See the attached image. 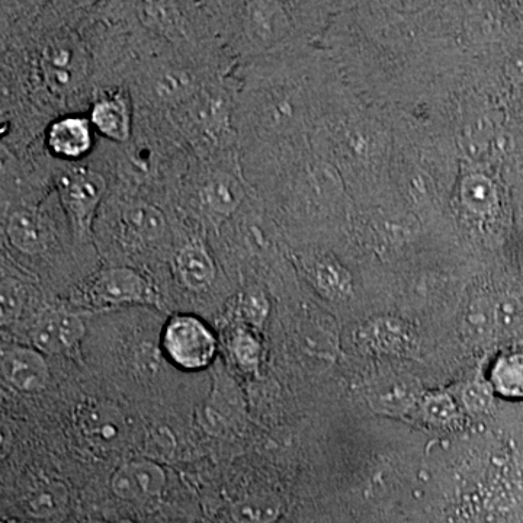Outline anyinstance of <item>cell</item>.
<instances>
[{
    "label": "cell",
    "mask_w": 523,
    "mask_h": 523,
    "mask_svg": "<svg viewBox=\"0 0 523 523\" xmlns=\"http://www.w3.org/2000/svg\"><path fill=\"white\" fill-rule=\"evenodd\" d=\"M2 377L15 390L38 393L50 380L46 358L37 349L12 346L2 351Z\"/></svg>",
    "instance_id": "6"
},
{
    "label": "cell",
    "mask_w": 523,
    "mask_h": 523,
    "mask_svg": "<svg viewBox=\"0 0 523 523\" xmlns=\"http://www.w3.org/2000/svg\"><path fill=\"white\" fill-rule=\"evenodd\" d=\"M175 449V439L170 435L168 429L157 428L146 439V452L152 458L162 460L172 455Z\"/></svg>",
    "instance_id": "26"
},
{
    "label": "cell",
    "mask_w": 523,
    "mask_h": 523,
    "mask_svg": "<svg viewBox=\"0 0 523 523\" xmlns=\"http://www.w3.org/2000/svg\"><path fill=\"white\" fill-rule=\"evenodd\" d=\"M419 387L412 378L388 375L372 385L370 401L375 410L388 415H403L415 406Z\"/></svg>",
    "instance_id": "11"
},
{
    "label": "cell",
    "mask_w": 523,
    "mask_h": 523,
    "mask_svg": "<svg viewBox=\"0 0 523 523\" xmlns=\"http://www.w3.org/2000/svg\"><path fill=\"white\" fill-rule=\"evenodd\" d=\"M121 216L128 236L140 242H153L159 239L168 227L162 211L149 202H131L124 208Z\"/></svg>",
    "instance_id": "15"
},
{
    "label": "cell",
    "mask_w": 523,
    "mask_h": 523,
    "mask_svg": "<svg viewBox=\"0 0 523 523\" xmlns=\"http://www.w3.org/2000/svg\"><path fill=\"white\" fill-rule=\"evenodd\" d=\"M91 120L80 115L59 118L48 127L47 147L54 156L64 160H79L91 152L93 146Z\"/></svg>",
    "instance_id": "8"
},
{
    "label": "cell",
    "mask_w": 523,
    "mask_h": 523,
    "mask_svg": "<svg viewBox=\"0 0 523 523\" xmlns=\"http://www.w3.org/2000/svg\"><path fill=\"white\" fill-rule=\"evenodd\" d=\"M233 354L245 370H253L258 364L259 343L250 333L240 330L233 339Z\"/></svg>",
    "instance_id": "25"
},
{
    "label": "cell",
    "mask_w": 523,
    "mask_h": 523,
    "mask_svg": "<svg viewBox=\"0 0 523 523\" xmlns=\"http://www.w3.org/2000/svg\"><path fill=\"white\" fill-rule=\"evenodd\" d=\"M69 500L67 487L60 481H46L38 484L25 497V510L32 518L48 519L59 515Z\"/></svg>",
    "instance_id": "17"
},
{
    "label": "cell",
    "mask_w": 523,
    "mask_h": 523,
    "mask_svg": "<svg viewBox=\"0 0 523 523\" xmlns=\"http://www.w3.org/2000/svg\"><path fill=\"white\" fill-rule=\"evenodd\" d=\"M236 523H274L281 515V503L274 496H247L237 500L230 508Z\"/></svg>",
    "instance_id": "19"
},
{
    "label": "cell",
    "mask_w": 523,
    "mask_h": 523,
    "mask_svg": "<svg viewBox=\"0 0 523 523\" xmlns=\"http://www.w3.org/2000/svg\"><path fill=\"white\" fill-rule=\"evenodd\" d=\"M114 523H136V522L128 521V519H123V521H118V522H114Z\"/></svg>",
    "instance_id": "31"
},
{
    "label": "cell",
    "mask_w": 523,
    "mask_h": 523,
    "mask_svg": "<svg viewBox=\"0 0 523 523\" xmlns=\"http://www.w3.org/2000/svg\"><path fill=\"white\" fill-rule=\"evenodd\" d=\"M105 179L95 170L76 168L67 170L59 178V192L64 208L77 229H91L96 210L104 198Z\"/></svg>",
    "instance_id": "2"
},
{
    "label": "cell",
    "mask_w": 523,
    "mask_h": 523,
    "mask_svg": "<svg viewBox=\"0 0 523 523\" xmlns=\"http://www.w3.org/2000/svg\"><path fill=\"white\" fill-rule=\"evenodd\" d=\"M163 349L176 367L200 371L216 359L217 339L213 330L198 317L179 314L163 330Z\"/></svg>",
    "instance_id": "1"
},
{
    "label": "cell",
    "mask_w": 523,
    "mask_h": 523,
    "mask_svg": "<svg viewBox=\"0 0 523 523\" xmlns=\"http://www.w3.org/2000/svg\"><path fill=\"white\" fill-rule=\"evenodd\" d=\"M25 303L22 285L16 279L3 278L2 281V322L11 323L18 319Z\"/></svg>",
    "instance_id": "23"
},
{
    "label": "cell",
    "mask_w": 523,
    "mask_h": 523,
    "mask_svg": "<svg viewBox=\"0 0 523 523\" xmlns=\"http://www.w3.org/2000/svg\"><path fill=\"white\" fill-rule=\"evenodd\" d=\"M494 390L506 399H523V352L500 356L492 370Z\"/></svg>",
    "instance_id": "18"
},
{
    "label": "cell",
    "mask_w": 523,
    "mask_h": 523,
    "mask_svg": "<svg viewBox=\"0 0 523 523\" xmlns=\"http://www.w3.org/2000/svg\"><path fill=\"white\" fill-rule=\"evenodd\" d=\"M89 120L93 128L109 140L124 143L130 139L131 111L123 93H111L98 99Z\"/></svg>",
    "instance_id": "10"
},
{
    "label": "cell",
    "mask_w": 523,
    "mask_h": 523,
    "mask_svg": "<svg viewBox=\"0 0 523 523\" xmlns=\"http://www.w3.org/2000/svg\"><path fill=\"white\" fill-rule=\"evenodd\" d=\"M423 415L433 425H449L458 415L457 406L448 394H433L423 403Z\"/></svg>",
    "instance_id": "22"
},
{
    "label": "cell",
    "mask_w": 523,
    "mask_h": 523,
    "mask_svg": "<svg viewBox=\"0 0 523 523\" xmlns=\"http://www.w3.org/2000/svg\"><path fill=\"white\" fill-rule=\"evenodd\" d=\"M2 523H22V522H18V521H3Z\"/></svg>",
    "instance_id": "32"
},
{
    "label": "cell",
    "mask_w": 523,
    "mask_h": 523,
    "mask_svg": "<svg viewBox=\"0 0 523 523\" xmlns=\"http://www.w3.org/2000/svg\"><path fill=\"white\" fill-rule=\"evenodd\" d=\"M515 66L516 69L519 70V73H522L523 75V57H521V59H519L518 62H516Z\"/></svg>",
    "instance_id": "30"
},
{
    "label": "cell",
    "mask_w": 523,
    "mask_h": 523,
    "mask_svg": "<svg viewBox=\"0 0 523 523\" xmlns=\"http://www.w3.org/2000/svg\"><path fill=\"white\" fill-rule=\"evenodd\" d=\"M191 88V82L185 73L163 72L154 80V92L165 99H178L186 95Z\"/></svg>",
    "instance_id": "24"
},
{
    "label": "cell",
    "mask_w": 523,
    "mask_h": 523,
    "mask_svg": "<svg viewBox=\"0 0 523 523\" xmlns=\"http://www.w3.org/2000/svg\"><path fill=\"white\" fill-rule=\"evenodd\" d=\"M494 308H496V323H499L505 329H513L521 323V307L513 303L512 300L503 301L499 307Z\"/></svg>",
    "instance_id": "28"
},
{
    "label": "cell",
    "mask_w": 523,
    "mask_h": 523,
    "mask_svg": "<svg viewBox=\"0 0 523 523\" xmlns=\"http://www.w3.org/2000/svg\"><path fill=\"white\" fill-rule=\"evenodd\" d=\"M77 426L93 448L114 451L123 447L127 438V422L123 413L108 401H85L77 409Z\"/></svg>",
    "instance_id": "3"
},
{
    "label": "cell",
    "mask_w": 523,
    "mask_h": 523,
    "mask_svg": "<svg viewBox=\"0 0 523 523\" xmlns=\"http://www.w3.org/2000/svg\"><path fill=\"white\" fill-rule=\"evenodd\" d=\"M83 336L85 326L76 314L53 311L41 317L32 333V342L43 355H60L75 349Z\"/></svg>",
    "instance_id": "7"
},
{
    "label": "cell",
    "mask_w": 523,
    "mask_h": 523,
    "mask_svg": "<svg viewBox=\"0 0 523 523\" xmlns=\"http://www.w3.org/2000/svg\"><path fill=\"white\" fill-rule=\"evenodd\" d=\"M43 75L54 91L64 92L77 85L83 75V59L69 41H56L44 50Z\"/></svg>",
    "instance_id": "9"
},
{
    "label": "cell",
    "mask_w": 523,
    "mask_h": 523,
    "mask_svg": "<svg viewBox=\"0 0 523 523\" xmlns=\"http://www.w3.org/2000/svg\"><path fill=\"white\" fill-rule=\"evenodd\" d=\"M242 200L239 182L229 173L211 176L201 189V204L205 214L216 223L233 216Z\"/></svg>",
    "instance_id": "12"
},
{
    "label": "cell",
    "mask_w": 523,
    "mask_h": 523,
    "mask_svg": "<svg viewBox=\"0 0 523 523\" xmlns=\"http://www.w3.org/2000/svg\"><path fill=\"white\" fill-rule=\"evenodd\" d=\"M166 487V473L159 462L134 460L117 468L111 478V489L125 502H143L160 496Z\"/></svg>",
    "instance_id": "5"
},
{
    "label": "cell",
    "mask_w": 523,
    "mask_h": 523,
    "mask_svg": "<svg viewBox=\"0 0 523 523\" xmlns=\"http://www.w3.org/2000/svg\"><path fill=\"white\" fill-rule=\"evenodd\" d=\"M93 300L98 303L150 304L156 301L152 285L134 269L112 268L101 272L91 288Z\"/></svg>",
    "instance_id": "4"
},
{
    "label": "cell",
    "mask_w": 523,
    "mask_h": 523,
    "mask_svg": "<svg viewBox=\"0 0 523 523\" xmlns=\"http://www.w3.org/2000/svg\"><path fill=\"white\" fill-rule=\"evenodd\" d=\"M246 316L252 320L253 323H261L263 316H265V300L259 294L247 295L245 300Z\"/></svg>",
    "instance_id": "29"
},
{
    "label": "cell",
    "mask_w": 523,
    "mask_h": 523,
    "mask_svg": "<svg viewBox=\"0 0 523 523\" xmlns=\"http://www.w3.org/2000/svg\"><path fill=\"white\" fill-rule=\"evenodd\" d=\"M6 234L12 246L28 255L41 252L46 246V231L31 208H19L9 216Z\"/></svg>",
    "instance_id": "14"
},
{
    "label": "cell",
    "mask_w": 523,
    "mask_h": 523,
    "mask_svg": "<svg viewBox=\"0 0 523 523\" xmlns=\"http://www.w3.org/2000/svg\"><path fill=\"white\" fill-rule=\"evenodd\" d=\"M496 324V308L486 298H474L464 314L462 329L471 340H483Z\"/></svg>",
    "instance_id": "21"
},
{
    "label": "cell",
    "mask_w": 523,
    "mask_h": 523,
    "mask_svg": "<svg viewBox=\"0 0 523 523\" xmlns=\"http://www.w3.org/2000/svg\"><path fill=\"white\" fill-rule=\"evenodd\" d=\"M239 394L229 375H218L214 381L213 394L205 407V420L214 429L229 428V422L239 413Z\"/></svg>",
    "instance_id": "16"
},
{
    "label": "cell",
    "mask_w": 523,
    "mask_h": 523,
    "mask_svg": "<svg viewBox=\"0 0 523 523\" xmlns=\"http://www.w3.org/2000/svg\"><path fill=\"white\" fill-rule=\"evenodd\" d=\"M176 269L182 282L192 291H204L216 279V265L201 245H188L176 256Z\"/></svg>",
    "instance_id": "13"
},
{
    "label": "cell",
    "mask_w": 523,
    "mask_h": 523,
    "mask_svg": "<svg viewBox=\"0 0 523 523\" xmlns=\"http://www.w3.org/2000/svg\"><path fill=\"white\" fill-rule=\"evenodd\" d=\"M189 120L194 123L195 128L204 131V134L217 136L226 121V108L223 101L214 96L197 99L195 104L191 105Z\"/></svg>",
    "instance_id": "20"
},
{
    "label": "cell",
    "mask_w": 523,
    "mask_h": 523,
    "mask_svg": "<svg viewBox=\"0 0 523 523\" xmlns=\"http://www.w3.org/2000/svg\"><path fill=\"white\" fill-rule=\"evenodd\" d=\"M462 401L471 413H483L492 404V393L486 384H470L462 393Z\"/></svg>",
    "instance_id": "27"
}]
</instances>
